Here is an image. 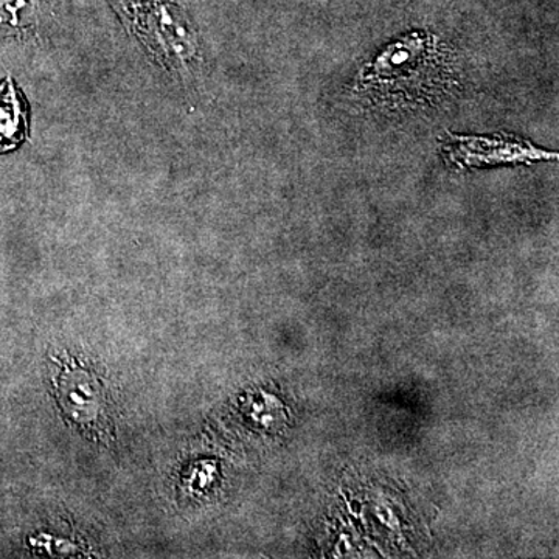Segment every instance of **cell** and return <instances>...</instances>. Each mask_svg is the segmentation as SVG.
I'll use <instances>...</instances> for the list:
<instances>
[{"instance_id":"6da1fadb","label":"cell","mask_w":559,"mask_h":559,"mask_svg":"<svg viewBox=\"0 0 559 559\" xmlns=\"http://www.w3.org/2000/svg\"><path fill=\"white\" fill-rule=\"evenodd\" d=\"M58 395L70 418L83 428L105 432L108 423L105 393L94 374L81 367H68L58 382Z\"/></svg>"},{"instance_id":"7a4b0ae2","label":"cell","mask_w":559,"mask_h":559,"mask_svg":"<svg viewBox=\"0 0 559 559\" xmlns=\"http://www.w3.org/2000/svg\"><path fill=\"white\" fill-rule=\"evenodd\" d=\"M27 106L13 81L0 84V153L17 148L27 138Z\"/></svg>"}]
</instances>
